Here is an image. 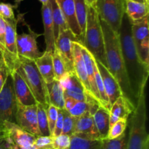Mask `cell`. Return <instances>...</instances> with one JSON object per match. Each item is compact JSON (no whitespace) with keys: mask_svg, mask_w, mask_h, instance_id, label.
Wrapping results in <instances>:
<instances>
[{"mask_svg":"<svg viewBox=\"0 0 149 149\" xmlns=\"http://www.w3.org/2000/svg\"><path fill=\"white\" fill-rule=\"evenodd\" d=\"M119 39L121 52L131 92L138 101L141 92L146 89L149 74V66L143 63L138 58L132 39L130 20L124 15L119 28Z\"/></svg>","mask_w":149,"mask_h":149,"instance_id":"1","label":"cell"},{"mask_svg":"<svg viewBox=\"0 0 149 149\" xmlns=\"http://www.w3.org/2000/svg\"><path fill=\"white\" fill-rule=\"evenodd\" d=\"M100 22L104 39L107 69L119 84L122 96L135 109L138 105V101L135 100L131 92L127 77L121 52L119 34L113 31L106 22L100 19Z\"/></svg>","mask_w":149,"mask_h":149,"instance_id":"2","label":"cell"},{"mask_svg":"<svg viewBox=\"0 0 149 149\" xmlns=\"http://www.w3.org/2000/svg\"><path fill=\"white\" fill-rule=\"evenodd\" d=\"M82 45L92 56L107 68L104 39L99 16L95 7H87V24Z\"/></svg>","mask_w":149,"mask_h":149,"instance_id":"3","label":"cell"},{"mask_svg":"<svg viewBox=\"0 0 149 149\" xmlns=\"http://www.w3.org/2000/svg\"><path fill=\"white\" fill-rule=\"evenodd\" d=\"M146 89L138 98V105L132 111L130 121L127 149H149V135L146 126Z\"/></svg>","mask_w":149,"mask_h":149,"instance_id":"4","label":"cell"},{"mask_svg":"<svg viewBox=\"0 0 149 149\" xmlns=\"http://www.w3.org/2000/svg\"><path fill=\"white\" fill-rule=\"evenodd\" d=\"M18 58L15 71L24 80L36 103L48 106L49 100L47 84L39 73L35 61L23 57Z\"/></svg>","mask_w":149,"mask_h":149,"instance_id":"5","label":"cell"},{"mask_svg":"<svg viewBox=\"0 0 149 149\" xmlns=\"http://www.w3.org/2000/svg\"><path fill=\"white\" fill-rule=\"evenodd\" d=\"M95 8L99 18L106 22L113 31L119 33L125 15V0H96Z\"/></svg>","mask_w":149,"mask_h":149,"instance_id":"6","label":"cell"},{"mask_svg":"<svg viewBox=\"0 0 149 149\" xmlns=\"http://www.w3.org/2000/svg\"><path fill=\"white\" fill-rule=\"evenodd\" d=\"M132 39L138 58L141 62L149 66L148 15L137 21L131 22Z\"/></svg>","mask_w":149,"mask_h":149,"instance_id":"7","label":"cell"},{"mask_svg":"<svg viewBox=\"0 0 149 149\" xmlns=\"http://www.w3.org/2000/svg\"><path fill=\"white\" fill-rule=\"evenodd\" d=\"M17 104L13 78L11 74H9L0 92V124L3 125L5 122L15 124Z\"/></svg>","mask_w":149,"mask_h":149,"instance_id":"8","label":"cell"},{"mask_svg":"<svg viewBox=\"0 0 149 149\" xmlns=\"http://www.w3.org/2000/svg\"><path fill=\"white\" fill-rule=\"evenodd\" d=\"M6 33L4 46L3 49V60L10 74L15 71L18 61L16 36H17V19L14 20H5Z\"/></svg>","mask_w":149,"mask_h":149,"instance_id":"9","label":"cell"},{"mask_svg":"<svg viewBox=\"0 0 149 149\" xmlns=\"http://www.w3.org/2000/svg\"><path fill=\"white\" fill-rule=\"evenodd\" d=\"M26 26L29 28V32L17 34L16 36L17 55L18 57L35 61L43 54L38 49L36 43V39L42 34L32 31L29 25Z\"/></svg>","mask_w":149,"mask_h":149,"instance_id":"10","label":"cell"},{"mask_svg":"<svg viewBox=\"0 0 149 149\" xmlns=\"http://www.w3.org/2000/svg\"><path fill=\"white\" fill-rule=\"evenodd\" d=\"M37 104L23 106L17 103L15 124L35 137L40 136L37 125Z\"/></svg>","mask_w":149,"mask_h":149,"instance_id":"11","label":"cell"},{"mask_svg":"<svg viewBox=\"0 0 149 149\" xmlns=\"http://www.w3.org/2000/svg\"><path fill=\"white\" fill-rule=\"evenodd\" d=\"M73 41L79 42L78 39L70 29H67L60 33L58 39L55 41V50L62 58L68 73H74L72 45H71Z\"/></svg>","mask_w":149,"mask_h":149,"instance_id":"12","label":"cell"},{"mask_svg":"<svg viewBox=\"0 0 149 149\" xmlns=\"http://www.w3.org/2000/svg\"><path fill=\"white\" fill-rule=\"evenodd\" d=\"M6 130V137L10 141L12 149L26 148L33 146L36 137L15 123H4Z\"/></svg>","mask_w":149,"mask_h":149,"instance_id":"13","label":"cell"},{"mask_svg":"<svg viewBox=\"0 0 149 149\" xmlns=\"http://www.w3.org/2000/svg\"><path fill=\"white\" fill-rule=\"evenodd\" d=\"M71 45H72L74 74L82 85L86 95L89 97H93L88 78H87V69L81 54V44L77 41H73Z\"/></svg>","mask_w":149,"mask_h":149,"instance_id":"14","label":"cell"},{"mask_svg":"<svg viewBox=\"0 0 149 149\" xmlns=\"http://www.w3.org/2000/svg\"><path fill=\"white\" fill-rule=\"evenodd\" d=\"M65 97H71L77 101H87V95L82 85L74 73H67L59 81Z\"/></svg>","mask_w":149,"mask_h":149,"instance_id":"15","label":"cell"},{"mask_svg":"<svg viewBox=\"0 0 149 149\" xmlns=\"http://www.w3.org/2000/svg\"><path fill=\"white\" fill-rule=\"evenodd\" d=\"M96 65H97L98 71L100 72V77L103 80V85H104L105 91H106V95L109 99V104L111 107L112 105L114 103V102L119 98V97L122 96V91L119 87V84L115 79L114 77L111 74L109 70L106 67H105L101 63L96 61Z\"/></svg>","mask_w":149,"mask_h":149,"instance_id":"16","label":"cell"},{"mask_svg":"<svg viewBox=\"0 0 149 149\" xmlns=\"http://www.w3.org/2000/svg\"><path fill=\"white\" fill-rule=\"evenodd\" d=\"M91 140H101L95 124L93 116L89 111L77 118L74 133Z\"/></svg>","mask_w":149,"mask_h":149,"instance_id":"17","label":"cell"},{"mask_svg":"<svg viewBox=\"0 0 149 149\" xmlns=\"http://www.w3.org/2000/svg\"><path fill=\"white\" fill-rule=\"evenodd\" d=\"M10 74H11L13 78V88L17 103L23 106H33L37 104L31 92L23 78L15 71Z\"/></svg>","mask_w":149,"mask_h":149,"instance_id":"18","label":"cell"},{"mask_svg":"<svg viewBox=\"0 0 149 149\" xmlns=\"http://www.w3.org/2000/svg\"><path fill=\"white\" fill-rule=\"evenodd\" d=\"M56 1L63 15L68 29L78 39L79 42H80L81 33L76 17L74 0H56Z\"/></svg>","mask_w":149,"mask_h":149,"instance_id":"19","label":"cell"},{"mask_svg":"<svg viewBox=\"0 0 149 149\" xmlns=\"http://www.w3.org/2000/svg\"><path fill=\"white\" fill-rule=\"evenodd\" d=\"M42 15L44 25V36L46 43L47 52L53 53L55 50V42L54 37L53 23L52 18V10H51L50 2L42 5Z\"/></svg>","mask_w":149,"mask_h":149,"instance_id":"20","label":"cell"},{"mask_svg":"<svg viewBox=\"0 0 149 149\" xmlns=\"http://www.w3.org/2000/svg\"><path fill=\"white\" fill-rule=\"evenodd\" d=\"M135 108L123 97H119L111 107L109 111V129L120 119L127 120Z\"/></svg>","mask_w":149,"mask_h":149,"instance_id":"21","label":"cell"},{"mask_svg":"<svg viewBox=\"0 0 149 149\" xmlns=\"http://www.w3.org/2000/svg\"><path fill=\"white\" fill-rule=\"evenodd\" d=\"M35 63L46 84H49L55 80L52 54L45 51L41 57L35 60Z\"/></svg>","mask_w":149,"mask_h":149,"instance_id":"22","label":"cell"},{"mask_svg":"<svg viewBox=\"0 0 149 149\" xmlns=\"http://www.w3.org/2000/svg\"><path fill=\"white\" fill-rule=\"evenodd\" d=\"M81 54H82L83 59H84V64H85L86 69H87V78H88L89 84H90V90H91L92 96H93V99L95 100L97 103H100V105L101 106L100 101V96H99L97 86H96L95 78L94 67H93V57L92 56L91 54L87 51V49L82 45H81Z\"/></svg>","mask_w":149,"mask_h":149,"instance_id":"23","label":"cell"},{"mask_svg":"<svg viewBox=\"0 0 149 149\" xmlns=\"http://www.w3.org/2000/svg\"><path fill=\"white\" fill-rule=\"evenodd\" d=\"M125 14L131 22L137 21L148 15L149 4L125 0Z\"/></svg>","mask_w":149,"mask_h":149,"instance_id":"24","label":"cell"},{"mask_svg":"<svg viewBox=\"0 0 149 149\" xmlns=\"http://www.w3.org/2000/svg\"><path fill=\"white\" fill-rule=\"evenodd\" d=\"M52 10V18L53 23V31L55 42L58 39L60 33L63 32L64 31L69 29L65 21L64 16L57 3L56 0H49Z\"/></svg>","mask_w":149,"mask_h":149,"instance_id":"25","label":"cell"},{"mask_svg":"<svg viewBox=\"0 0 149 149\" xmlns=\"http://www.w3.org/2000/svg\"><path fill=\"white\" fill-rule=\"evenodd\" d=\"M93 119L100 139H106L109 131V111L102 106H99L93 114Z\"/></svg>","mask_w":149,"mask_h":149,"instance_id":"26","label":"cell"},{"mask_svg":"<svg viewBox=\"0 0 149 149\" xmlns=\"http://www.w3.org/2000/svg\"><path fill=\"white\" fill-rule=\"evenodd\" d=\"M49 104L59 109H64V96L62 87L59 81L54 80L52 82L47 84Z\"/></svg>","mask_w":149,"mask_h":149,"instance_id":"27","label":"cell"},{"mask_svg":"<svg viewBox=\"0 0 149 149\" xmlns=\"http://www.w3.org/2000/svg\"><path fill=\"white\" fill-rule=\"evenodd\" d=\"M102 140H91L78 134L71 136V143L68 149H102Z\"/></svg>","mask_w":149,"mask_h":149,"instance_id":"28","label":"cell"},{"mask_svg":"<svg viewBox=\"0 0 149 149\" xmlns=\"http://www.w3.org/2000/svg\"><path fill=\"white\" fill-rule=\"evenodd\" d=\"M74 5H75L76 17L81 33V41L79 42L81 44L83 42L84 33H85L88 5L84 0H74Z\"/></svg>","mask_w":149,"mask_h":149,"instance_id":"29","label":"cell"},{"mask_svg":"<svg viewBox=\"0 0 149 149\" xmlns=\"http://www.w3.org/2000/svg\"><path fill=\"white\" fill-rule=\"evenodd\" d=\"M47 106L41 103H37V125L39 128L40 136H49L50 135L48 126L47 116ZM51 136V135H50Z\"/></svg>","mask_w":149,"mask_h":149,"instance_id":"30","label":"cell"},{"mask_svg":"<svg viewBox=\"0 0 149 149\" xmlns=\"http://www.w3.org/2000/svg\"><path fill=\"white\" fill-rule=\"evenodd\" d=\"M127 132H125L120 137L115 139H103L102 149H127Z\"/></svg>","mask_w":149,"mask_h":149,"instance_id":"31","label":"cell"},{"mask_svg":"<svg viewBox=\"0 0 149 149\" xmlns=\"http://www.w3.org/2000/svg\"><path fill=\"white\" fill-rule=\"evenodd\" d=\"M95 100H94L93 97H90L89 96H87V101H77L75 105L68 112L70 113L71 116H74V117H80L83 114H84L86 112H90L91 103L93 101H95Z\"/></svg>","mask_w":149,"mask_h":149,"instance_id":"32","label":"cell"},{"mask_svg":"<svg viewBox=\"0 0 149 149\" xmlns=\"http://www.w3.org/2000/svg\"><path fill=\"white\" fill-rule=\"evenodd\" d=\"M52 63L55 79L60 81L68 72L66 71V68L62 58L56 50H55V52L52 53Z\"/></svg>","mask_w":149,"mask_h":149,"instance_id":"33","label":"cell"},{"mask_svg":"<svg viewBox=\"0 0 149 149\" xmlns=\"http://www.w3.org/2000/svg\"><path fill=\"white\" fill-rule=\"evenodd\" d=\"M127 119H120L117 121L110 127L106 139L112 140L120 137L127 129Z\"/></svg>","mask_w":149,"mask_h":149,"instance_id":"34","label":"cell"},{"mask_svg":"<svg viewBox=\"0 0 149 149\" xmlns=\"http://www.w3.org/2000/svg\"><path fill=\"white\" fill-rule=\"evenodd\" d=\"M63 126L62 135H66L71 137L74 133L76 122L77 118L71 116L67 111L63 109Z\"/></svg>","mask_w":149,"mask_h":149,"instance_id":"35","label":"cell"},{"mask_svg":"<svg viewBox=\"0 0 149 149\" xmlns=\"http://www.w3.org/2000/svg\"><path fill=\"white\" fill-rule=\"evenodd\" d=\"M52 143V136H38L36 137V139L33 142V146L36 149H53Z\"/></svg>","mask_w":149,"mask_h":149,"instance_id":"36","label":"cell"},{"mask_svg":"<svg viewBox=\"0 0 149 149\" xmlns=\"http://www.w3.org/2000/svg\"><path fill=\"white\" fill-rule=\"evenodd\" d=\"M58 109L52 105L49 104L47 109V116L48 126H49V130L50 135L52 136L53 132L54 127H55V122H56L57 118H58Z\"/></svg>","mask_w":149,"mask_h":149,"instance_id":"37","label":"cell"},{"mask_svg":"<svg viewBox=\"0 0 149 149\" xmlns=\"http://www.w3.org/2000/svg\"><path fill=\"white\" fill-rule=\"evenodd\" d=\"M71 143V137L61 134L59 136L53 138V149H68Z\"/></svg>","mask_w":149,"mask_h":149,"instance_id":"38","label":"cell"},{"mask_svg":"<svg viewBox=\"0 0 149 149\" xmlns=\"http://www.w3.org/2000/svg\"><path fill=\"white\" fill-rule=\"evenodd\" d=\"M14 6L7 3H0V15L5 20H14L15 17L14 15L13 8Z\"/></svg>","mask_w":149,"mask_h":149,"instance_id":"39","label":"cell"},{"mask_svg":"<svg viewBox=\"0 0 149 149\" xmlns=\"http://www.w3.org/2000/svg\"><path fill=\"white\" fill-rule=\"evenodd\" d=\"M63 112L62 109H58V118H57L55 127H54V130L52 135L53 138L61 135L63 130Z\"/></svg>","mask_w":149,"mask_h":149,"instance_id":"40","label":"cell"},{"mask_svg":"<svg viewBox=\"0 0 149 149\" xmlns=\"http://www.w3.org/2000/svg\"><path fill=\"white\" fill-rule=\"evenodd\" d=\"M9 74H10V72L6 67L4 62L2 61L0 63V92H1L4 84H5V81Z\"/></svg>","mask_w":149,"mask_h":149,"instance_id":"41","label":"cell"},{"mask_svg":"<svg viewBox=\"0 0 149 149\" xmlns=\"http://www.w3.org/2000/svg\"><path fill=\"white\" fill-rule=\"evenodd\" d=\"M6 33V22L5 20L0 15V45L2 50L4 46V39H5Z\"/></svg>","mask_w":149,"mask_h":149,"instance_id":"42","label":"cell"},{"mask_svg":"<svg viewBox=\"0 0 149 149\" xmlns=\"http://www.w3.org/2000/svg\"><path fill=\"white\" fill-rule=\"evenodd\" d=\"M76 103H77V100L71 97H65L64 98V110L68 111L75 105Z\"/></svg>","mask_w":149,"mask_h":149,"instance_id":"43","label":"cell"},{"mask_svg":"<svg viewBox=\"0 0 149 149\" xmlns=\"http://www.w3.org/2000/svg\"><path fill=\"white\" fill-rule=\"evenodd\" d=\"M0 149H12L10 141L7 137L0 138Z\"/></svg>","mask_w":149,"mask_h":149,"instance_id":"44","label":"cell"},{"mask_svg":"<svg viewBox=\"0 0 149 149\" xmlns=\"http://www.w3.org/2000/svg\"><path fill=\"white\" fill-rule=\"evenodd\" d=\"M6 137V130L4 127V124L1 125L0 124V138H2Z\"/></svg>","mask_w":149,"mask_h":149,"instance_id":"45","label":"cell"},{"mask_svg":"<svg viewBox=\"0 0 149 149\" xmlns=\"http://www.w3.org/2000/svg\"><path fill=\"white\" fill-rule=\"evenodd\" d=\"M84 1H86V3L87 4V5L93 6V7H95V6L96 0H84Z\"/></svg>","mask_w":149,"mask_h":149,"instance_id":"46","label":"cell"},{"mask_svg":"<svg viewBox=\"0 0 149 149\" xmlns=\"http://www.w3.org/2000/svg\"><path fill=\"white\" fill-rule=\"evenodd\" d=\"M131 1H136V2H139V3H143V4H149V0H131Z\"/></svg>","mask_w":149,"mask_h":149,"instance_id":"47","label":"cell"},{"mask_svg":"<svg viewBox=\"0 0 149 149\" xmlns=\"http://www.w3.org/2000/svg\"><path fill=\"white\" fill-rule=\"evenodd\" d=\"M2 61H4V60H3V50L1 45H0V63L2 62Z\"/></svg>","mask_w":149,"mask_h":149,"instance_id":"48","label":"cell"},{"mask_svg":"<svg viewBox=\"0 0 149 149\" xmlns=\"http://www.w3.org/2000/svg\"><path fill=\"white\" fill-rule=\"evenodd\" d=\"M15 1V8H17V6L19 5V4H20V2H21L22 1H23V0H14Z\"/></svg>","mask_w":149,"mask_h":149,"instance_id":"49","label":"cell"},{"mask_svg":"<svg viewBox=\"0 0 149 149\" xmlns=\"http://www.w3.org/2000/svg\"><path fill=\"white\" fill-rule=\"evenodd\" d=\"M41 3L42 4V5H45V4H47L48 2H49V0H39Z\"/></svg>","mask_w":149,"mask_h":149,"instance_id":"50","label":"cell"},{"mask_svg":"<svg viewBox=\"0 0 149 149\" xmlns=\"http://www.w3.org/2000/svg\"><path fill=\"white\" fill-rule=\"evenodd\" d=\"M15 149H36L33 146H29V147H26V148H15Z\"/></svg>","mask_w":149,"mask_h":149,"instance_id":"51","label":"cell"}]
</instances>
